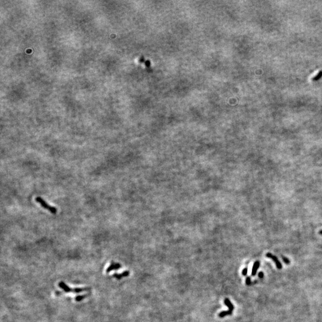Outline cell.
Wrapping results in <instances>:
<instances>
[{"label": "cell", "mask_w": 322, "mask_h": 322, "mask_svg": "<svg viewBox=\"0 0 322 322\" xmlns=\"http://www.w3.org/2000/svg\"><path fill=\"white\" fill-rule=\"evenodd\" d=\"M35 201L36 202L40 203L42 208H44V209L48 210V211L49 212H50L51 213L56 214L57 212V210L56 208L54 207H52V206L48 204V203H47L43 199L41 198V197H36L35 199Z\"/></svg>", "instance_id": "1"}, {"label": "cell", "mask_w": 322, "mask_h": 322, "mask_svg": "<svg viewBox=\"0 0 322 322\" xmlns=\"http://www.w3.org/2000/svg\"><path fill=\"white\" fill-rule=\"evenodd\" d=\"M266 256L267 258L272 259V260L274 262L275 264H276L277 268H278V269H279V270H280V269L282 268V264L280 262V261L278 260V257H277V256L273 255L272 254L270 253V252H268V253L266 254Z\"/></svg>", "instance_id": "2"}, {"label": "cell", "mask_w": 322, "mask_h": 322, "mask_svg": "<svg viewBox=\"0 0 322 322\" xmlns=\"http://www.w3.org/2000/svg\"><path fill=\"white\" fill-rule=\"evenodd\" d=\"M121 267V265L119 264V263H114L113 262H112V264L111 266H109V267L107 268L106 270V272L107 273H109L110 272H111V271L114 270H118V269H119Z\"/></svg>", "instance_id": "3"}, {"label": "cell", "mask_w": 322, "mask_h": 322, "mask_svg": "<svg viewBox=\"0 0 322 322\" xmlns=\"http://www.w3.org/2000/svg\"><path fill=\"white\" fill-rule=\"evenodd\" d=\"M59 286L61 289H62L66 293H69V292H72V289H71L69 288V287L67 285L66 283L63 282H60V283H59Z\"/></svg>", "instance_id": "4"}, {"label": "cell", "mask_w": 322, "mask_h": 322, "mask_svg": "<svg viewBox=\"0 0 322 322\" xmlns=\"http://www.w3.org/2000/svg\"><path fill=\"white\" fill-rule=\"evenodd\" d=\"M260 262L259 261H256L254 262L253 267H252V273H251L252 276H254L256 274V273H257L258 268L259 267H260Z\"/></svg>", "instance_id": "5"}, {"label": "cell", "mask_w": 322, "mask_h": 322, "mask_svg": "<svg viewBox=\"0 0 322 322\" xmlns=\"http://www.w3.org/2000/svg\"><path fill=\"white\" fill-rule=\"evenodd\" d=\"M130 275V272L129 271H125V272H124L122 273V274H114L113 276L115 277V278H117V279H122L123 277H127Z\"/></svg>", "instance_id": "6"}, {"label": "cell", "mask_w": 322, "mask_h": 322, "mask_svg": "<svg viewBox=\"0 0 322 322\" xmlns=\"http://www.w3.org/2000/svg\"><path fill=\"white\" fill-rule=\"evenodd\" d=\"M224 304H226V306H227L228 308H229V310L230 311H233V310L234 308V305L232 304V303L230 302V299L228 298H226L224 299Z\"/></svg>", "instance_id": "7"}, {"label": "cell", "mask_w": 322, "mask_h": 322, "mask_svg": "<svg viewBox=\"0 0 322 322\" xmlns=\"http://www.w3.org/2000/svg\"><path fill=\"white\" fill-rule=\"evenodd\" d=\"M231 314H232L231 311H230L229 310H228V311H222V312L220 313L219 314H218V315H219L220 317H224L226 316H227V315H231Z\"/></svg>", "instance_id": "8"}, {"label": "cell", "mask_w": 322, "mask_h": 322, "mask_svg": "<svg viewBox=\"0 0 322 322\" xmlns=\"http://www.w3.org/2000/svg\"><path fill=\"white\" fill-rule=\"evenodd\" d=\"M89 288H75V289H72V292H74V293H79L81 292H83V291L89 290Z\"/></svg>", "instance_id": "9"}, {"label": "cell", "mask_w": 322, "mask_h": 322, "mask_svg": "<svg viewBox=\"0 0 322 322\" xmlns=\"http://www.w3.org/2000/svg\"><path fill=\"white\" fill-rule=\"evenodd\" d=\"M87 297V295H79V296H77L76 297H75V301H78V302H79V301H82L83 299H84L86 298Z\"/></svg>", "instance_id": "10"}, {"label": "cell", "mask_w": 322, "mask_h": 322, "mask_svg": "<svg viewBox=\"0 0 322 322\" xmlns=\"http://www.w3.org/2000/svg\"><path fill=\"white\" fill-rule=\"evenodd\" d=\"M282 257L283 261H284V262H285V264H290V261H289V260L288 258L285 257V256H282Z\"/></svg>", "instance_id": "11"}, {"label": "cell", "mask_w": 322, "mask_h": 322, "mask_svg": "<svg viewBox=\"0 0 322 322\" xmlns=\"http://www.w3.org/2000/svg\"><path fill=\"white\" fill-rule=\"evenodd\" d=\"M250 284H251V280H250V277H247L246 279V285H250Z\"/></svg>", "instance_id": "12"}, {"label": "cell", "mask_w": 322, "mask_h": 322, "mask_svg": "<svg viewBox=\"0 0 322 322\" xmlns=\"http://www.w3.org/2000/svg\"><path fill=\"white\" fill-rule=\"evenodd\" d=\"M242 275H243V276H246L248 273V268H244L243 269V270H242Z\"/></svg>", "instance_id": "13"}, {"label": "cell", "mask_w": 322, "mask_h": 322, "mask_svg": "<svg viewBox=\"0 0 322 322\" xmlns=\"http://www.w3.org/2000/svg\"><path fill=\"white\" fill-rule=\"evenodd\" d=\"M258 277L260 278H261V279L263 278H264V273H263V272H261L259 273H258Z\"/></svg>", "instance_id": "14"}, {"label": "cell", "mask_w": 322, "mask_h": 322, "mask_svg": "<svg viewBox=\"0 0 322 322\" xmlns=\"http://www.w3.org/2000/svg\"><path fill=\"white\" fill-rule=\"evenodd\" d=\"M319 233V234H321V235H322V230H320Z\"/></svg>", "instance_id": "15"}]
</instances>
